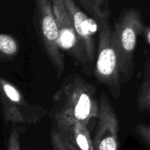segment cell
Segmentation results:
<instances>
[{
	"mask_svg": "<svg viewBox=\"0 0 150 150\" xmlns=\"http://www.w3.org/2000/svg\"><path fill=\"white\" fill-rule=\"evenodd\" d=\"M98 125L94 138L95 150H119V120L105 94L99 102Z\"/></svg>",
	"mask_w": 150,
	"mask_h": 150,
	"instance_id": "obj_7",
	"label": "cell"
},
{
	"mask_svg": "<svg viewBox=\"0 0 150 150\" xmlns=\"http://www.w3.org/2000/svg\"><path fill=\"white\" fill-rule=\"evenodd\" d=\"M70 13L76 32L85 48L89 62H93L96 54L95 35L98 32V24L95 19L89 18L77 5L74 0H64Z\"/></svg>",
	"mask_w": 150,
	"mask_h": 150,
	"instance_id": "obj_8",
	"label": "cell"
},
{
	"mask_svg": "<svg viewBox=\"0 0 150 150\" xmlns=\"http://www.w3.org/2000/svg\"><path fill=\"white\" fill-rule=\"evenodd\" d=\"M54 127L60 135L81 150H95L88 125L76 121L53 120Z\"/></svg>",
	"mask_w": 150,
	"mask_h": 150,
	"instance_id": "obj_9",
	"label": "cell"
},
{
	"mask_svg": "<svg viewBox=\"0 0 150 150\" xmlns=\"http://www.w3.org/2000/svg\"><path fill=\"white\" fill-rule=\"evenodd\" d=\"M54 16L59 32V44L62 49L68 53L76 61L89 62L85 48L76 32L70 13L64 0H51Z\"/></svg>",
	"mask_w": 150,
	"mask_h": 150,
	"instance_id": "obj_6",
	"label": "cell"
},
{
	"mask_svg": "<svg viewBox=\"0 0 150 150\" xmlns=\"http://www.w3.org/2000/svg\"><path fill=\"white\" fill-rule=\"evenodd\" d=\"M144 25L137 9L128 8L120 15L113 29V42L118 56L121 76L130 80L133 73V57L137 38L143 32Z\"/></svg>",
	"mask_w": 150,
	"mask_h": 150,
	"instance_id": "obj_3",
	"label": "cell"
},
{
	"mask_svg": "<svg viewBox=\"0 0 150 150\" xmlns=\"http://www.w3.org/2000/svg\"><path fill=\"white\" fill-rule=\"evenodd\" d=\"M98 114L96 88L79 74L67 76L52 97L53 120L76 121L88 125Z\"/></svg>",
	"mask_w": 150,
	"mask_h": 150,
	"instance_id": "obj_1",
	"label": "cell"
},
{
	"mask_svg": "<svg viewBox=\"0 0 150 150\" xmlns=\"http://www.w3.org/2000/svg\"><path fill=\"white\" fill-rule=\"evenodd\" d=\"M80 1L83 7L90 13L95 10H102L109 12L108 0H80Z\"/></svg>",
	"mask_w": 150,
	"mask_h": 150,
	"instance_id": "obj_14",
	"label": "cell"
},
{
	"mask_svg": "<svg viewBox=\"0 0 150 150\" xmlns=\"http://www.w3.org/2000/svg\"><path fill=\"white\" fill-rule=\"evenodd\" d=\"M19 51V43L13 36L8 34L0 35V54L1 59L8 62L13 59Z\"/></svg>",
	"mask_w": 150,
	"mask_h": 150,
	"instance_id": "obj_11",
	"label": "cell"
},
{
	"mask_svg": "<svg viewBox=\"0 0 150 150\" xmlns=\"http://www.w3.org/2000/svg\"><path fill=\"white\" fill-rule=\"evenodd\" d=\"M1 102L6 124H33L46 114L42 106L30 104L21 92L7 79L1 78Z\"/></svg>",
	"mask_w": 150,
	"mask_h": 150,
	"instance_id": "obj_5",
	"label": "cell"
},
{
	"mask_svg": "<svg viewBox=\"0 0 150 150\" xmlns=\"http://www.w3.org/2000/svg\"><path fill=\"white\" fill-rule=\"evenodd\" d=\"M23 130L21 127H15L11 130L8 139L7 150H23L21 146V134Z\"/></svg>",
	"mask_w": 150,
	"mask_h": 150,
	"instance_id": "obj_13",
	"label": "cell"
},
{
	"mask_svg": "<svg viewBox=\"0 0 150 150\" xmlns=\"http://www.w3.org/2000/svg\"><path fill=\"white\" fill-rule=\"evenodd\" d=\"M137 108L140 111H150V59L146 60L142 83L137 96Z\"/></svg>",
	"mask_w": 150,
	"mask_h": 150,
	"instance_id": "obj_10",
	"label": "cell"
},
{
	"mask_svg": "<svg viewBox=\"0 0 150 150\" xmlns=\"http://www.w3.org/2000/svg\"><path fill=\"white\" fill-rule=\"evenodd\" d=\"M142 33H143L146 42L150 45V26H144Z\"/></svg>",
	"mask_w": 150,
	"mask_h": 150,
	"instance_id": "obj_16",
	"label": "cell"
},
{
	"mask_svg": "<svg viewBox=\"0 0 150 150\" xmlns=\"http://www.w3.org/2000/svg\"><path fill=\"white\" fill-rule=\"evenodd\" d=\"M34 2L38 34L42 48L56 70L57 79H59L64 72V56L61 52L59 32L54 16L52 1L34 0Z\"/></svg>",
	"mask_w": 150,
	"mask_h": 150,
	"instance_id": "obj_4",
	"label": "cell"
},
{
	"mask_svg": "<svg viewBox=\"0 0 150 150\" xmlns=\"http://www.w3.org/2000/svg\"><path fill=\"white\" fill-rule=\"evenodd\" d=\"M138 136L150 146V125L139 123L135 127Z\"/></svg>",
	"mask_w": 150,
	"mask_h": 150,
	"instance_id": "obj_15",
	"label": "cell"
},
{
	"mask_svg": "<svg viewBox=\"0 0 150 150\" xmlns=\"http://www.w3.org/2000/svg\"><path fill=\"white\" fill-rule=\"evenodd\" d=\"M98 24V49L95 75L97 80L108 87L115 99L121 92V73L118 56L113 42V29L108 21L109 12L101 10L92 11Z\"/></svg>",
	"mask_w": 150,
	"mask_h": 150,
	"instance_id": "obj_2",
	"label": "cell"
},
{
	"mask_svg": "<svg viewBox=\"0 0 150 150\" xmlns=\"http://www.w3.org/2000/svg\"><path fill=\"white\" fill-rule=\"evenodd\" d=\"M51 144L54 150H81L72 142L60 135L55 127L51 131Z\"/></svg>",
	"mask_w": 150,
	"mask_h": 150,
	"instance_id": "obj_12",
	"label": "cell"
}]
</instances>
